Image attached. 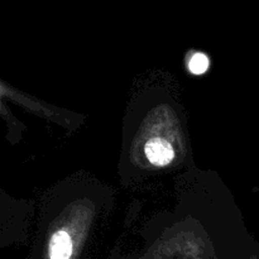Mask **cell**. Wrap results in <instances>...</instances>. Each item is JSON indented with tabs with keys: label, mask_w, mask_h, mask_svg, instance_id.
<instances>
[{
	"label": "cell",
	"mask_w": 259,
	"mask_h": 259,
	"mask_svg": "<svg viewBox=\"0 0 259 259\" xmlns=\"http://www.w3.org/2000/svg\"><path fill=\"white\" fill-rule=\"evenodd\" d=\"M210 61L205 53L196 52L191 56L189 61V70L194 75H202L209 70Z\"/></svg>",
	"instance_id": "4"
},
{
	"label": "cell",
	"mask_w": 259,
	"mask_h": 259,
	"mask_svg": "<svg viewBox=\"0 0 259 259\" xmlns=\"http://www.w3.org/2000/svg\"><path fill=\"white\" fill-rule=\"evenodd\" d=\"M12 100V101H15V103L18 104H24L25 105V99H23L22 95H19V94L17 93V91H14L13 89L8 88L7 85H5L3 81H0V118H3L5 120V123H7L8 128H9L10 132H13V126L15 125V119L14 116L10 114L9 109H8V106L5 105V100Z\"/></svg>",
	"instance_id": "3"
},
{
	"label": "cell",
	"mask_w": 259,
	"mask_h": 259,
	"mask_svg": "<svg viewBox=\"0 0 259 259\" xmlns=\"http://www.w3.org/2000/svg\"><path fill=\"white\" fill-rule=\"evenodd\" d=\"M144 153L148 161L154 166H167L175 157L171 144L162 138L149 139L144 146Z\"/></svg>",
	"instance_id": "1"
},
{
	"label": "cell",
	"mask_w": 259,
	"mask_h": 259,
	"mask_svg": "<svg viewBox=\"0 0 259 259\" xmlns=\"http://www.w3.org/2000/svg\"><path fill=\"white\" fill-rule=\"evenodd\" d=\"M48 250L51 259H70L72 254V240L68 233L65 230L56 232L51 237Z\"/></svg>",
	"instance_id": "2"
}]
</instances>
